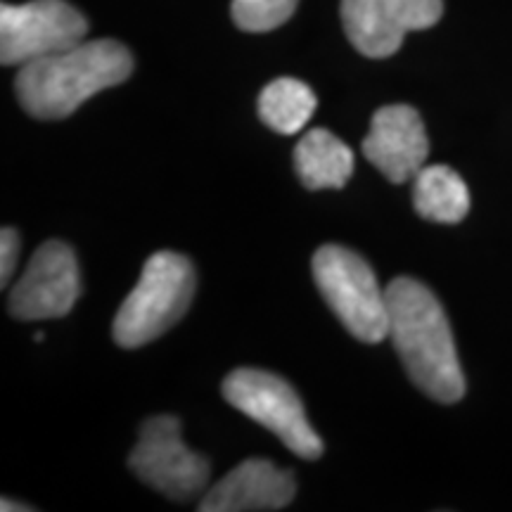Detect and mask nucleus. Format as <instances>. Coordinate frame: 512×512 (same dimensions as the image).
Instances as JSON below:
<instances>
[{"label": "nucleus", "instance_id": "17", "mask_svg": "<svg viewBox=\"0 0 512 512\" xmlns=\"http://www.w3.org/2000/svg\"><path fill=\"white\" fill-rule=\"evenodd\" d=\"M0 510H3V512H17V510L31 512L34 508H31V505H17L15 501H8V498H3V501H0Z\"/></svg>", "mask_w": 512, "mask_h": 512}, {"label": "nucleus", "instance_id": "5", "mask_svg": "<svg viewBox=\"0 0 512 512\" xmlns=\"http://www.w3.org/2000/svg\"><path fill=\"white\" fill-rule=\"evenodd\" d=\"M223 399L273 432L304 460L323 456V441L304 413V403L283 377L256 368H238L223 380Z\"/></svg>", "mask_w": 512, "mask_h": 512}, {"label": "nucleus", "instance_id": "3", "mask_svg": "<svg viewBox=\"0 0 512 512\" xmlns=\"http://www.w3.org/2000/svg\"><path fill=\"white\" fill-rule=\"evenodd\" d=\"M197 275L188 256L157 252L147 259L138 285L119 306L112 335L121 349L155 342L188 313Z\"/></svg>", "mask_w": 512, "mask_h": 512}, {"label": "nucleus", "instance_id": "8", "mask_svg": "<svg viewBox=\"0 0 512 512\" xmlns=\"http://www.w3.org/2000/svg\"><path fill=\"white\" fill-rule=\"evenodd\" d=\"M444 15V0H342V24L358 53L384 60L408 31L430 29Z\"/></svg>", "mask_w": 512, "mask_h": 512}, {"label": "nucleus", "instance_id": "11", "mask_svg": "<svg viewBox=\"0 0 512 512\" xmlns=\"http://www.w3.org/2000/svg\"><path fill=\"white\" fill-rule=\"evenodd\" d=\"M297 494V482L290 470L271 460L252 458L230 470L219 484L202 498V512H268L283 510Z\"/></svg>", "mask_w": 512, "mask_h": 512}, {"label": "nucleus", "instance_id": "18", "mask_svg": "<svg viewBox=\"0 0 512 512\" xmlns=\"http://www.w3.org/2000/svg\"><path fill=\"white\" fill-rule=\"evenodd\" d=\"M43 339H46V335H43V332H36V335H34V342H43Z\"/></svg>", "mask_w": 512, "mask_h": 512}, {"label": "nucleus", "instance_id": "1", "mask_svg": "<svg viewBox=\"0 0 512 512\" xmlns=\"http://www.w3.org/2000/svg\"><path fill=\"white\" fill-rule=\"evenodd\" d=\"M389 337L415 387L439 403H456L465 394L456 342L444 306L420 280L394 278L387 290Z\"/></svg>", "mask_w": 512, "mask_h": 512}, {"label": "nucleus", "instance_id": "12", "mask_svg": "<svg viewBox=\"0 0 512 512\" xmlns=\"http://www.w3.org/2000/svg\"><path fill=\"white\" fill-rule=\"evenodd\" d=\"M294 169L309 190H339L354 174V152L328 128H313L294 147Z\"/></svg>", "mask_w": 512, "mask_h": 512}, {"label": "nucleus", "instance_id": "16", "mask_svg": "<svg viewBox=\"0 0 512 512\" xmlns=\"http://www.w3.org/2000/svg\"><path fill=\"white\" fill-rule=\"evenodd\" d=\"M19 233L15 228H3L0 233V285L8 287L12 273L17 268Z\"/></svg>", "mask_w": 512, "mask_h": 512}, {"label": "nucleus", "instance_id": "15", "mask_svg": "<svg viewBox=\"0 0 512 512\" xmlns=\"http://www.w3.org/2000/svg\"><path fill=\"white\" fill-rule=\"evenodd\" d=\"M299 0H233V22L249 34H266L283 27L297 10Z\"/></svg>", "mask_w": 512, "mask_h": 512}, {"label": "nucleus", "instance_id": "2", "mask_svg": "<svg viewBox=\"0 0 512 512\" xmlns=\"http://www.w3.org/2000/svg\"><path fill=\"white\" fill-rule=\"evenodd\" d=\"M131 74L133 57L124 43L98 38L22 64L15 93L31 117L57 121L74 114L95 93L124 83Z\"/></svg>", "mask_w": 512, "mask_h": 512}, {"label": "nucleus", "instance_id": "4", "mask_svg": "<svg viewBox=\"0 0 512 512\" xmlns=\"http://www.w3.org/2000/svg\"><path fill=\"white\" fill-rule=\"evenodd\" d=\"M313 280L332 313L366 344L389 337L387 292L380 290L368 261L347 247L325 245L313 254Z\"/></svg>", "mask_w": 512, "mask_h": 512}, {"label": "nucleus", "instance_id": "13", "mask_svg": "<svg viewBox=\"0 0 512 512\" xmlns=\"http://www.w3.org/2000/svg\"><path fill=\"white\" fill-rule=\"evenodd\" d=\"M413 207L425 221L460 223L470 211V190L451 166H425L413 178Z\"/></svg>", "mask_w": 512, "mask_h": 512}, {"label": "nucleus", "instance_id": "10", "mask_svg": "<svg viewBox=\"0 0 512 512\" xmlns=\"http://www.w3.org/2000/svg\"><path fill=\"white\" fill-rule=\"evenodd\" d=\"M361 150L387 181L396 185L413 181L430 157V138L420 112L411 105L380 107Z\"/></svg>", "mask_w": 512, "mask_h": 512}, {"label": "nucleus", "instance_id": "7", "mask_svg": "<svg viewBox=\"0 0 512 512\" xmlns=\"http://www.w3.org/2000/svg\"><path fill=\"white\" fill-rule=\"evenodd\" d=\"M88 22L67 0H31L24 5H0V62L5 67L79 46Z\"/></svg>", "mask_w": 512, "mask_h": 512}, {"label": "nucleus", "instance_id": "9", "mask_svg": "<svg viewBox=\"0 0 512 512\" xmlns=\"http://www.w3.org/2000/svg\"><path fill=\"white\" fill-rule=\"evenodd\" d=\"M79 294L81 271L74 249L62 240H48L10 290L8 309L17 320L62 318L74 309Z\"/></svg>", "mask_w": 512, "mask_h": 512}, {"label": "nucleus", "instance_id": "6", "mask_svg": "<svg viewBox=\"0 0 512 512\" xmlns=\"http://www.w3.org/2000/svg\"><path fill=\"white\" fill-rule=\"evenodd\" d=\"M128 467L140 482L174 501H188L200 494L211 472L209 460L185 446L181 420L174 415H155L140 425Z\"/></svg>", "mask_w": 512, "mask_h": 512}, {"label": "nucleus", "instance_id": "14", "mask_svg": "<svg viewBox=\"0 0 512 512\" xmlns=\"http://www.w3.org/2000/svg\"><path fill=\"white\" fill-rule=\"evenodd\" d=\"M318 98L304 81L275 79L259 95V117L280 136H294L316 114Z\"/></svg>", "mask_w": 512, "mask_h": 512}]
</instances>
